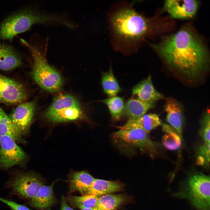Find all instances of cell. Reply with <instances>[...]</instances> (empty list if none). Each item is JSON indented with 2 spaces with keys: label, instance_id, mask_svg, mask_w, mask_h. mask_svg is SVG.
I'll return each mask as SVG.
<instances>
[{
  "label": "cell",
  "instance_id": "obj_1",
  "mask_svg": "<svg viewBox=\"0 0 210 210\" xmlns=\"http://www.w3.org/2000/svg\"><path fill=\"white\" fill-rule=\"evenodd\" d=\"M152 46L168 65L189 78L198 76L208 63L205 46L187 29L180 30Z\"/></svg>",
  "mask_w": 210,
  "mask_h": 210
},
{
  "label": "cell",
  "instance_id": "obj_2",
  "mask_svg": "<svg viewBox=\"0 0 210 210\" xmlns=\"http://www.w3.org/2000/svg\"><path fill=\"white\" fill-rule=\"evenodd\" d=\"M57 23L71 28L73 24L64 17L32 8L21 10L8 16L0 24V38L11 40L36 24Z\"/></svg>",
  "mask_w": 210,
  "mask_h": 210
},
{
  "label": "cell",
  "instance_id": "obj_3",
  "mask_svg": "<svg viewBox=\"0 0 210 210\" xmlns=\"http://www.w3.org/2000/svg\"><path fill=\"white\" fill-rule=\"evenodd\" d=\"M110 23L116 39L128 44L141 40L150 27L148 19L131 7H124L116 10L111 15Z\"/></svg>",
  "mask_w": 210,
  "mask_h": 210
},
{
  "label": "cell",
  "instance_id": "obj_4",
  "mask_svg": "<svg viewBox=\"0 0 210 210\" xmlns=\"http://www.w3.org/2000/svg\"><path fill=\"white\" fill-rule=\"evenodd\" d=\"M172 196L187 200L196 210H210L209 176L198 172H191Z\"/></svg>",
  "mask_w": 210,
  "mask_h": 210
},
{
  "label": "cell",
  "instance_id": "obj_5",
  "mask_svg": "<svg viewBox=\"0 0 210 210\" xmlns=\"http://www.w3.org/2000/svg\"><path fill=\"white\" fill-rule=\"evenodd\" d=\"M30 50L33 58L32 77L42 88L49 92H58L62 88L63 80L59 73L47 62L45 53L36 47L22 40Z\"/></svg>",
  "mask_w": 210,
  "mask_h": 210
},
{
  "label": "cell",
  "instance_id": "obj_6",
  "mask_svg": "<svg viewBox=\"0 0 210 210\" xmlns=\"http://www.w3.org/2000/svg\"><path fill=\"white\" fill-rule=\"evenodd\" d=\"M43 184L41 178L35 173L18 172L6 182L5 186L14 195L29 200L35 196Z\"/></svg>",
  "mask_w": 210,
  "mask_h": 210
},
{
  "label": "cell",
  "instance_id": "obj_7",
  "mask_svg": "<svg viewBox=\"0 0 210 210\" xmlns=\"http://www.w3.org/2000/svg\"><path fill=\"white\" fill-rule=\"evenodd\" d=\"M16 142L8 136H0V169L21 165L26 161V153Z\"/></svg>",
  "mask_w": 210,
  "mask_h": 210
},
{
  "label": "cell",
  "instance_id": "obj_8",
  "mask_svg": "<svg viewBox=\"0 0 210 210\" xmlns=\"http://www.w3.org/2000/svg\"><path fill=\"white\" fill-rule=\"evenodd\" d=\"M27 94L23 85L18 82L0 74V102L9 104L23 102Z\"/></svg>",
  "mask_w": 210,
  "mask_h": 210
},
{
  "label": "cell",
  "instance_id": "obj_9",
  "mask_svg": "<svg viewBox=\"0 0 210 210\" xmlns=\"http://www.w3.org/2000/svg\"><path fill=\"white\" fill-rule=\"evenodd\" d=\"M36 104L34 101L20 103L8 116L22 136L28 132L34 115Z\"/></svg>",
  "mask_w": 210,
  "mask_h": 210
},
{
  "label": "cell",
  "instance_id": "obj_10",
  "mask_svg": "<svg viewBox=\"0 0 210 210\" xmlns=\"http://www.w3.org/2000/svg\"><path fill=\"white\" fill-rule=\"evenodd\" d=\"M114 136L117 140L134 147L152 151L154 149L148 133L140 128L120 129L114 133Z\"/></svg>",
  "mask_w": 210,
  "mask_h": 210
},
{
  "label": "cell",
  "instance_id": "obj_11",
  "mask_svg": "<svg viewBox=\"0 0 210 210\" xmlns=\"http://www.w3.org/2000/svg\"><path fill=\"white\" fill-rule=\"evenodd\" d=\"M198 2L194 0H168L165 1L164 9L173 18L186 19L191 18L196 14Z\"/></svg>",
  "mask_w": 210,
  "mask_h": 210
},
{
  "label": "cell",
  "instance_id": "obj_12",
  "mask_svg": "<svg viewBox=\"0 0 210 210\" xmlns=\"http://www.w3.org/2000/svg\"><path fill=\"white\" fill-rule=\"evenodd\" d=\"M132 92L137 99L146 102H156L163 98V95L154 87L150 75L135 85Z\"/></svg>",
  "mask_w": 210,
  "mask_h": 210
},
{
  "label": "cell",
  "instance_id": "obj_13",
  "mask_svg": "<svg viewBox=\"0 0 210 210\" xmlns=\"http://www.w3.org/2000/svg\"><path fill=\"white\" fill-rule=\"evenodd\" d=\"M164 108L167 113V121L182 136L184 116L181 106L175 99L169 98L166 100Z\"/></svg>",
  "mask_w": 210,
  "mask_h": 210
},
{
  "label": "cell",
  "instance_id": "obj_14",
  "mask_svg": "<svg viewBox=\"0 0 210 210\" xmlns=\"http://www.w3.org/2000/svg\"><path fill=\"white\" fill-rule=\"evenodd\" d=\"M44 116L47 120L55 123L73 121L85 118L81 106L66 108L52 111H46Z\"/></svg>",
  "mask_w": 210,
  "mask_h": 210
},
{
  "label": "cell",
  "instance_id": "obj_15",
  "mask_svg": "<svg viewBox=\"0 0 210 210\" xmlns=\"http://www.w3.org/2000/svg\"><path fill=\"white\" fill-rule=\"evenodd\" d=\"M22 57L19 52L11 46L0 44V69L10 71L20 66Z\"/></svg>",
  "mask_w": 210,
  "mask_h": 210
},
{
  "label": "cell",
  "instance_id": "obj_16",
  "mask_svg": "<svg viewBox=\"0 0 210 210\" xmlns=\"http://www.w3.org/2000/svg\"><path fill=\"white\" fill-rule=\"evenodd\" d=\"M162 123L159 116L155 113L145 114L135 119H129L120 128L121 130H128L133 128L142 129L149 133L160 125Z\"/></svg>",
  "mask_w": 210,
  "mask_h": 210
},
{
  "label": "cell",
  "instance_id": "obj_17",
  "mask_svg": "<svg viewBox=\"0 0 210 210\" xmlns=\"http://www.w3.org/2000/svg\"><path fill=\"white\" fill-rule=\"evenodd\" d=\"M54 183L49 186L43 185L29 204L32 207L39 209H44L52 205L55 200L53 194Z\"/></svg>",
  "mask_w": 210,
  "mask_h": 210
},
{
  "label": "cell",
  "instance_id": "obj_18",
  "mask_svg": "<svg viewBox=\"0 0 210 210\" xmlns=\"http://www.w3.org/2000/svg\"><path fill=\"white\" fill-rule=\"evenodd\" d=\"M156 102H146L137 98H132L125 104L124 111L129 119H135L145 114L153 108Z\"/></svg>",
  "mask_w": 210,
  "mask_h": 210
},
{
  "label": "cell",
  "instance_id": "obj_19",
  "mask_svg": "<svg viewBox=\"0 0 210 210\" xmlns=\"http://www.w3.org/2000/svg\"><path fill=\"white\" fill-rule=\"evenodd\" d=\"M122 187L121 184L118 182L94 178L85 194L99 196L118 191Z\"/></svg>",
  "mask_w": 210,
  "mask_h": 210
},
{
  "label": "cell",
  "instance_id": "obj_20",
  "mask_svg": "<svg viewBox=\"0 0 210 210\" xmlns=\"http://www.w3.org/2000/svg\"><path fill=\"white\" fill-rule=\"evenodd\" d=\"M94 179L93 176L86 172L80 171L73 173L70 175L69 179L70 191H78L85 195Z\"/></svg>",
  "mask_w": 210,
  "mask_h": 210
},
{
  "label": "cell",
  "instance_id": "obj_21",
  "mask_svg": "<svg viewBox=\"0 0 210 210\" xmlns=\"http://www.w3.org/2000/svg\"><path fill=\"white\" fill-rule=\"evenodd\" d=\"M8 136L16 142L24 143L22 135L7 115L0 107V136Z\"/></svg>",
  "mask_w": 210,
  "mask_h": 210
},
{
  "label": "cell",
  "instance_id": "obj_22",
  "mask_svg": "<svg viewBox=\"0 0 210 210\" xmlns=\"http://www.w3.org/2000/svg\"><path fill=\"white\" fill-rule=\"evenodd\" d=\"M161 125L163 131L165 133L162 138L164 146L172 150L178 149L181 145L182 136L171 126L162 123Z\"/></svg>",
  "mask_w": 210,
  "mask_h": 210
},
{
  "label": "cell",
  "instance_id": "obj_23",
  "mask_svg": "<svg viewBox=\"0 0 210 210\" xmlns=\"http://www.w3.org/2000/svg\"><path fill=\"white\" fill-rule=\"evenodd\" d=\"M101 84L104 92L109 97L116 96L121 90L111 66L108 71L102 72Z\"/></svg>",
  "mask_w": 210,
  "mask_h": 210
},
{
  "label": "cell",
  "instance_id": "obj_24",
  "mask_svg": "<svg viewBox=\"0 0 210 210\" xmlns=\"http://www.w3.org/2000/svg\"><path fill=\"white\" fill-rule=\"evenodd\" d=\"M123 195L108 194L99 196L96 206L99 210H114L125 200Z\"/></svg>",
  "mask_w": 210,
  "mask_h": 210
},
{
  "label": "cell",
  "instance_id": "obj_25",
  "mask_svg": "<svg viewBox=\"0 0 210 210\" xmlns=\"http://www.w3.org/2000/svg\"><path fill=\"white\" fill-rule=\"evenodd\" d=\"M80 106L78 99L69 94H62L56 97L47 110L52 111L64 108Z\"/></svg>",
  "mask_w": 210,
  "mask_h": 210
},
{
  "label": "cell",
  "instance_id": "obj_26",
  "mask_svg": "<svg viewBox=\"0 0 210 210\" xmlns=\"http://www.w3.org/2000/svg\"><path fill=\"white\" fill-rule=\"evenodd\" d=\"M99 196L92 194H85L82 196H69L67 200L72 206L82 210L96 207Z\"/></svg>",
  "mask_w": 210,
  "mask_h": 210
},
{
  "label": "cell",
  "instance_id": "obj_27",
  "mask_svg": "<svg viewBox=\"0 0 210 210\" xmlns=\"http://www.w3.org/2000/svg\"><path fill=\"white\" fill-rule=\"evenodd\" d=\"M101 101L107 106L113 119L119 120L120 119L124 111L125 106L124 100L122 97L115 96Z\"/></svg>",
  "mask_w": 210,
  "mask_h": 210
},
{
  "label": "cell",
  "instance_id": "obj_28",
  "mask_svg": "<svg viewBox=\"0 0 210 210\" xmlns=\"http://www.w3.org/2000/svg\"><path fill=\"white\" fill-rule=\"evenodd\" d=\"M210 152V143H204L199 148L196 157L197 164L208 168L209 165Z\"/></svg>",
  "mask_w": 210,
  "mask_h": 210
},
{
  "label": "cell",
  "instance_id": "obj_29",
  "mask_svg": "<svg viewBox=\"0 0 210 210\" xmlns=\"http://www.w3.org/2000/svg\"><path fill=\"white\" fill-rule=\"evenodd\" d=\"M210 117L209 109L205 112L201 122L200 133L204 143H210Z\"/></svg>",
  "mask_w": 210,
  "mask_h": 210
},
{
  "label": "cell",
  "instance_id": "obj_30",
  "mask_svg": "<svg viewBox=\"0 0 210 210\" xmlns=\"http://www.w3.org/2000/svg\"><path fill=\"white\" fill-rule=\"evenodd\" d=\"M0 201L7 205L10 208L11 210H31L24 205L1 197Z\"/></svg>",
  "mask_w": 210,
  "mask_h": 210
},
{
  "label": "cell",
  "instance_id": "obj_31",
  "mask_svg": "<svg viewBox=\"0 0 210 210\" xmlns=\"http://www.w3.org/2000/svg\"><path fill=\"white\" fill-rule=\"evenodd\" d=\"M62 198L61 210H74L68 205L63 196H62Z\"/></svg>",
  "mask_w": 210,
  "mask_h": 210
},
{
  "label": "cell",
  "instance_id": "obj_32",
  "mask_svg": "<svg viewBox=\"0 0 210 210\" xmlns=\"http://www.w3.org/2000/svg\"><path fill=\"white\" fill-rule=\"evenodd\" d=\"M82 210H99L96 207H94L85 209Z\"/></svg>",
  "mask_w": 210,
  "mask_h": 210
}]
</instances>
